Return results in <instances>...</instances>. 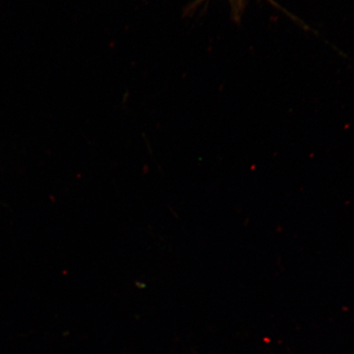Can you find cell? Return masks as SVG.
Masks as SVG:
<instances>
[{
  "label": "cell",
  "mask_w": 354,
  "mask_h": 354,
  "mask_svg": "<svg viewBox=\"0 0 354 354\" xmlns=\"http://www.w3.org/2000/svg\"><path fill=\"white\" fill-rule=\"evenodd\" d=\"M209 1V0H194L192 3L187 8L185 15H193L202 4ZM230 7H231L232 16L234 20L240 21L241 19L243 8H245V0H228Z\"/></svg>",
  "instance_id": "obj_1"
}]
</instances>
